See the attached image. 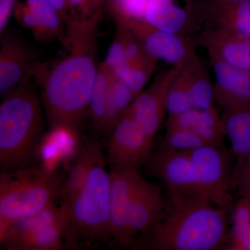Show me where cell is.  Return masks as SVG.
<instances>
[{"label": "cell", "mask_w": 250, "mask_h": 250, "mask_svg": "<svg viewBox=\"0 0 250 250\" xmlns=\"http://www.w3.org/2000/svg\"><path fill=\"white\" fill-rule=\"evenodd\" d=\"M147 163L152 174L165 184L171 203L208 200L202 193L191 159L186 151L162 147L154 155L152 154Z\"/></svg>", "instance_id": "obj_7"}, {"label": "cell", "mask_w": 250, "mask_h": 250, "mask_svg": "<svg viewBox=\"0 0 250 250\" xmlns=\"http://www.w3.org/2000/svg\"><path fill=\"white\" fill-rule=\"evenodd\" d=\"M208 145L196 133L188 129H167L162 141L163 147L177 151L193 150Z\"/></svg>", "instance_id": "obj_30"}, {"label": "cell", "mask_w": 250, "mask_h": 250, "mask_svg": "<svg viewBox=\"0 0 250 250\" xmlns=\"http://www.w3.org/2000/svg\"><path fill=\"white\" fill-rule=\"evenodd\" d=\"M119 22L129 28L141 41L147 53L158 62L163 61L172 67H179L196 55L198 39L190 36L159 30L146 21Z\"/></svg>", "instance_id": "obj_10"}, {"label": "cell", "mask_w": 250, "mask_h": 250, "mask_svg": "<svg viewBox=\"0 0 250 250\" xmlns=\"http://www.w3.org/2000/svg\"><path fill=\"white\" fill-rule=\"evenodd\" d=\"M187 77L183 65L179 67L169 87L167 99V114L173 118L192 109Z\"/></svg>", "instance_id": "obj_27"}, {"label": "cell", "mask_w": 250, "mask_h": 250, "mask_svg": "<svg viewBox=\"0 0 250 250\" xmlns=\"http://www.w3.org/2000/svg\"><path fill=\"white\" fill-rule=\"evenodd\" d=\"M222 118L240 167L250 155V106L224 111Z\"/></svg>", "instance_id": "obj_22"}, {"label": "cell", "mask_w": 250, "mask_h": 250, "mask_svg": "<svg viewBox=\"0 0 250 250\" xmlns=\"http://www.w3.org/2000/svg\"><path fill=\"white\" fill-rule=\"evenodd\" d=\"M179 67L158 74L146 89L135 97L129 112L147 139L153 144L167 113L169 87Z\"/></svg>", "instance_id": "obj_11"}, {"label": "cell", "mask_w": 250, "mask_h": 250, "mask_svg": "<svg viewBox=\"0 0 250 250\" xmlns=\"http://www.w3.org/2000/svg\"><path fill=\"white\" fill-rule=\"evenodd\" d=\"M202 24L250 40V2L223 3L199 0Z\"/></svg>", "instance_id": "obj_17"}, {"label": "cell", "mask_w": 250, "mask_h": 250, "mask_svg": "<svg viewBox=\"0 0 250 250\" xmlns=\"http://www.w3.org/2000/svg\"><path fill=\"white\" fill-rule=\"evenodd\" d=\"M163 217L145 236L143 248L154 250H215L228 243L225 208L210 200L171 203ZM141 247V248H142Z\"/></svg>", "instance_id": "obj_2"}, {"label": "cell", "mask_w": 250, "mask_h": 250, "mask_svg": "<svg viewBox=\"0 0 250 250\" xmlns=\"http://www.w3.org/2000/svg\"><path fill=\"white\" fill-rule=\"evenodd\" d=\"M106 0H90V8L92 14L103 12V7H105Z\"/></svg>", "instance_id": "obj_36"}, {"label": "cell", "mask_w": 250, "mask_h": 250, "mask_svg": "<svg viewBox=\"0 0 250 250\" xmlns=\"http://www.w3.org/2000/svg\"><path fill=\"white\" fill-rule=\"evenodd\" d=\"M110 187L111 176L103 159L94 166L81 191L70 201L59 205L63 217L65 247L111 244Z\"/></svg>", "instance_id": "obj_4"}, {"label": "cell", "mask_w": 250, "mask_h": 250, "mask_svg": "<svg viewBox=\"0 0 250 250\" xmlns=\"http://www.w3.org/2000/svg\"><path fill=\"white\" fill-rule=\"evenodd\" d=\"M107 136V161L111 169L139 170L152 155V143L129 111L117 122Z\"/></svg>", "instance_id": "obj_8"}, {"label": "cell", "mask_w": 250, "mask_h": 250, "mask_svg": "<svg viewBox=\"0 0 250 250\" xmlns=\"http://www.w3.org/2000/svg\"><path fill=\"white\" fill-rule=\"evenodd\" d=\"M109 172L111 244L131 246L130 208L135 192L143 178L137 169H111Z\"/></svg>", "instance_id": "obj_12"}, {"label": "cell", "mask_w": 250, "mask_h": 250, "mask_svg": "<svg viewBox=\"0 0 250 250\" xmlns=\"http://www.w3.org/2000/svg\"><path fill=\"white\" fill-rule=\"evenodd\" d=\"M135 97L133 92L113 74L108 94L104 136H107L117 122L129 111Z\"/></svg>", "instance_id": "obj_24"}, {"label": "cell", "mask_w": 250, "mask_h": 250, "mask_svg": "<svg viewBox=\"0 0 250 250\" xmlns=\"http://www.w3.org/2000/svg\"><path fill=\"white\" fill-rule=\"evenodd\" d=\"M102 12L67 23L62 42L67 53L46 68L35 63L32 75L41 88V101L52 132L76 134L88 113L98 73L96 32Z\"/></svg>", "instance_id": "obj_1"}, {"label": "cell", "mask_w": 250, "mask_h": 250, "mask_svg": "<svg viewBox=\"0 0 250 250\" xmlns=\"http://www.w3.org/2000/svg\"><path fill=\"white\" fill-rule=\"evenodd\" d=\"M72 18H86L93 15L90 11V0H68Z\"/></svg>", "instance_id": "obj_34"}, {"label": "cell", "mask_w": 250, "mask_h": 250, "mask_svg": "<svg viewBox=\"0 0 250 250\" xmlns=\"http://www.w3.org/2000/svg\"><path fill=\"white\" fill-rule=\"evenodd\" d=\"M14 15L18 22L23 27L30 31L37 40L43 41L53 39L47 28L31 11L27 3L18 0Z\"/></svg>", "instance_id": "obj_31"}, {"label": "cell", "mask_w": 250, "mask_h": 250, "mask_svg": "<svg viewBox=\"0 0 250 250\" xmlns=\"http://www.w3.org/2000/svg\"><path fill=\"white\" fill-rule=\"evenodd\" d=\"M1 249L60 250L65 248L64 221L59 206L44 209L15 222L0 235Z\"/></svg>", "instance_id": "obj_6"}, {"label": "cell", "mask_w": 250, "mask_h": 250, "mask_svg": "<svg viewBox=\"0 0 250 250\" xmlns=\"http://www.w3.org/2000/svg\"><path fill=\"white\" fill-rule=\"evenodd\" d=\"M183 67L192 108L207 110L214 107V85L207 64L196 54L184 64Z\"/></svg>", "instance_id": "obj_21"}, {"label": "cell", "mask_w": 250, "mask_h": 250, "mask_svg": "<svg viewBox=\"0 0 250 250\" xmlns=\"http://www.w3.org/2000/svg\"><path fill=\"white\" fill-rule=\"evenodd\" d=\"M32 54L25 44L14 36H1L0 94L4 96L28 82L32 75Z\"/></svg>", "instance_id": "obj_15"}, {"label": "cell", "mask_w": 250, "mask_h": 250, "mask_svg": "<svg viewBox=\"0 0 250 250\" xmlns=\"http://www.w3.org/2000/svg\"><path fill=\"white\" fill-rule=\"evenodd\" d=\"M167 129L191 130L212 146H222L225 136L223 118L214 107L207 110L192 108L168 118Z\"/></svg>", "instance_id": "obj_19"}, {"label": "cell", "mask_w": 250, "mask_h": 250, "mask_svg": "<svg viewBox=\"0 0 250 250\" xmlns=\"http://www.w3.org/2000/svg\"><path fill=\"white\" fill-rule=\"evenodd\" d=\"M31 11L50 33L52 39L61 41L65 37L66 26L48 0H26Z\"/></svg>", "instance_id": "obj_28"}, {"label": "cell", "mask_w": 250, "mask_h": 250, "mask_svg": "<svg viewBox=\"0 0 250 250\" xmlns=\"http://www.w3.org/2000/svg\"><path fill=\"white\" fill-rule=\"evenodd\" d=\"M198 42L209 57L250 74V40L218 29L205 28Z\"/></svg>", "instance_id": "obj_18"}, {"label": "cell", "mask_w": 250, "mask_h": 250, "mask_svg": "<svg viewBox=\"0 0 250 250\" xmlns=\"http://www.w3.org/2000/svg\"><path fill=\"white\" fill-rule=\"evenodd\" d=\"M113 72L104 65L99 64L98 73L90 96L88 113L92 126L96 134L104 136V128L107 112L108 94Z\"/></svg>", "instance_id": "obj_23"}, {"label": "cell", "mask_w": 250, "mask_h": 250, "mask_svg": "<svg viewBox=\"0 0 250 250\" xmlns=\"http://www.w3.org/2000/svg\"><path fill=\"white\" fill-rule=\"evenodd\" d=\"M18 0H0V35L6 31L11 16L14 14Z\"/></svg>", "instance_id": "obj_33"}, {"label": "cell", "mask_w": 250, "mask_h": 250, "mask_svg": "<svg viewBox=\"0 0 250 250\" xmlns=\"http://www.w3.org/2000/svg\"><path fill=\"white\" fill-rule=\"evenodd\" d=\"M188 153L202 193L212 203L227 208L231 202L229 194L228 157L222 146H203Z\"/></svg>", "instance_id": "obj_9"}, {"label": "cell", "mask_w": 250, "mask_h": 250, "mask_svg": "<svg viewBox=\"0 0 250 250\" xmlns=\"http://www.w3.org/2000/svg\"><path fill=\"white\" fill-rule=\"evenodd\" d=\"M62 176L42 166L1 172L0 235L15 222L59 201Z\"/></svg>", "instance_id": "obj_5"}, {"label": "cell", "mask_w": 250, "mask_h": 250, "mask_svg": "<svg viewBox=\"0 0 250 250\" xmlns=\"http://www.w3.org/2000/svg\"><path fill=\"white\" fill-rule=\"evenodd\" d=\"M237 185L240 197H250V155L240 167Z\"/></svg>", "instance_id": "obj_32"}, {"label": "cell", "mask_w": 250, "mask_h": 250, "mask_svg": "<svg viewBox=\"0 0 250 250\" xmlns=\"http://www.w3.org/2000/svg\"><path fill=\"white\" fill-rule=\"evenodd\" d=\"M48 1L58 12L59 16L62 17L66 26L67 23L72 20L68 0H48Z\"/></svg>", "instance_id": "obj_35"}, {"label": "cell", "mask_w": 250, "mask_h": 250, "mask_svg": "<svg viewBox=\"0 0 250 250\" xmlns=\"http://www.w3.org/2000/svg\"><path fill=\"white\" fill-rule=\"evenodd\" d=\"M0 104V168L33 165L45 134L40 98L27 82L4 95Z\"/></svg>", "instance_id": "obj_3"}, {"label": "cell", "mask_w": 250, "mask_h": 250, "mask_svg": "<svg viewBox=\"0 0 250 250\" xmlns=\"http://www.w3.org/2000/svg\"><path fill=\"white\" fill-rule=\"evenodd\" d=\"M214 100L224 111L250 106V74L209 57Z\"/></svg>", "instance_id": "obj_14"}, {"label": "cell", "mask_w": 250, "mask_h": 250, "mask_svg": "<svg viewBox=\"0 0 250 250\" xmlns=\"http://www.w3.org/2000/svg\"><path fill=\"white\" fill-rule=\"evenodd\" d=\"M157 62H128L113 72L135 96L141 93L155 71Z\"/></svg>", "instance_id": "obj_26"}, {"label": "cell", "mask_w": 250, "mask_h": 250, "mask_svg": "<svg viewBox=\"0 0 250 250\" xmlns=\"http://www.w3.org/2000/svg\"><path fill=\"white\" fill-rule=\"evenodd\" d=\"M165 202L161 189L143 179L131 202L129 233L131 244L140 235L147 234L162 219Z\"/></svg>", "instance_id": "obj_16"}, {"label": "cell", "mask_w": 250, "mask_h": 250, "mask_svg": "<svg viewBox=\"0 0 250 250\" xmlns=\"http://www.w3.org/2000/svg\"><path fill=\"white\" fill-rule=\"evenodd\" d=\"M103 159L101 146L97 140H92L81 147L62 182L59 205L70 201L81 191L94 166Z\"/></svg>", "instance_id": "obj_20"}, {"label": "cell", "mask_w": 250, "mask_h": 250, "mask_svg": "<svg viewBox=\"0 0 250 250\" xmlns=\"http://www.w3.org/2000/svg\"><path fill=\"white\" fill-rule=\"evenodd\" d=\"M145 21L159 30L191 36L202 24L199 0H149Z\"/></svg>", "instance_id": "obj_13"}, {"label": "cell", "mask_w": 250, "mask_h": 250, "mask_svg": "<svg viewBox=\"0 0 250 250\" xmlns=\"http://www.w3.org/2000/svg\"><path fill=\"white\" fill-rule=\"evenodd\" d=\"M149 0H106L105 7L113 21H145Z\"/></svg>", "instance_id": "obj_29"}, {"label": "cell", "mask_w": 250, "mask_h": 250, "mask_svg": "<svg viewBox=\"0 0 250 250\" xmlns=\"http://www.w3.org/2000/svg\"><path fill=\"white\" fill-rule=\"evenodd\" d=\"M211 1H217V2L223 3L250 2V0H211Z\"/></svg>", "instance_id": "obj_37"}, {"label": "cell", "mask_w": 250, "mask_h": 250, "mask_svg": "<svg viewBox=\"0 0 250 250\" xmlns=\"http://www.w3.org/2000/svg\"><path fill=\"white\" fill-rule=\"evenodd\" d=\"M233 222L229 250H250V197H241L237 202Z\"/></svg>", "instance_id": "obj_25"}]
</instances>
